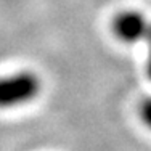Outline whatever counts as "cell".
<instances>
[{
    "label": "cell",
    "mask_w": 151,
    "mask_h": 151,
    "mask_svg": "<svg viewBox=\"0 0 151 151\" xmlns=\"http://www.w3.org/2000/svg\"><path fill=\"white\" fill-rule=\"evenodd\" d=\"M40 92V82L31 73L0 79V108H12L31 101Z\"/></svg>",
    "instance_id": "6da1fadb"
},
{
    "label": "cell",
    "mask_w": 151,
    "mask_h": 151,
    "mask_svg": "<svg viewBox=\"0 0 151 151\" xmlns=\"http://www.w3.org/2000/svg\"><path fill=\"white\" fill-rule=\"evenodd\" d=\"M150 21L138 12H124L119 13L114 19V32L125 44H135L143 40L145 32L148 29Z\"/></svg>",
    "instance_id": "7a4b0ae2"
},
{
    "label": "cell",
    "mask_w": 151,
    "mask_h": 151,
    "mask_svg": "<svg viewBox=\"0 0 151 151\" xmlns=\"http://www.w3.org/2000/svg\"><path fill=\"white\" fill-rule=\"evenodd\" d=\"M140 114H142V119L146 125L151 127V98H146L145 101L140 106Z\"/></svg>",
    "instance_id": "3957f363"
},
{
    "label": "cell",
    "mask_w": 151,
    "mask_h": 151,
    "mask_svg": "<svg viewBox=\"0 0 151 151\" xmlns=\"http://www.w3.org/2000/svg\"><path fill=\"white\" fill-rule=\"evenodd\" d=\"M143 40L146 42V45H148V52H150V58H148V66H146V73H148L150 79H151V23L148 24V29L145 32V37H143Z\"/></svg>",
    "instance_id": "277c9868"
}]
</instances>
